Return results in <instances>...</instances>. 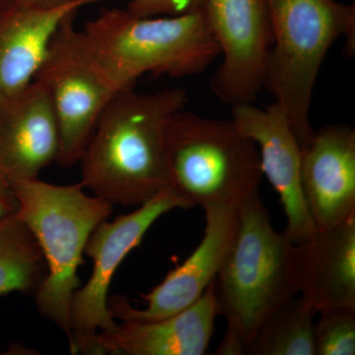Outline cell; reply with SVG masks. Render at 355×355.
Returning <instances> with one entry per match:
<instances>
[{
    "mask_svg": "<svg viewBox=\"0 0 355 355\" xmlns=\"http://www.w3.org/2000/svg\"><path fill=\"white\" fill-rule=\"evenodd\" d=\"M203 210L205 234L193 254L168 273L159 286L141 296L146 302L144 309L132 307L123 296L110 299L109 310L114 319L156 321L182 312L202 297L216 279L234 243L240 207H211Z\"/></svg>",
    "mask_w": 355,
    "mask_h": 355,
    "instance_id": "10",
    "label": "cell"
},
{
    "mask_svg": "<svg viewBox=\"0 0 355 355\" xmlns=\"http://www.w3.org/2000/svg\"><path fill=\"white\" fill-rule=\"evenodd\" d=\"M205 0H132L127 10L137 17L175 16L200 10Z\"/></svg>",
    "mask_w": 355,
    "mask_h": 355,
    "instance_id": "20",
    "label": "cell"
},
{
    "mask_svg": "<svg viewBox=\"0 0 355 355\" xmlns=\"http://www.w3.org/2000/svg\"><path fill=\"white\" fill-rule=\"evenodd\" d=\"M168 183L191 207H238L260 193V153L233 120L184 110L174 114L166 141Z\"/></svg>",
    "mask_w": 355,
    "mask_h": 355,
    "instance_id": "6",
    "label": "cell"
},
{
    "mask_svg": "<svg viewBox=\"0 0 355 355\" xmlns=\"http://www.w3.org/2000/svg\"><path fill=\"white\" fill-rule=\"evenodd\" d=\"M319 314L314 324L315 355H354L355 310L330 309Z\"/></svg>",
    "mask_w": 355,
    "mask_h": 355,
    "instance_id": "19",
    "label": "cell"
},
{
    "mask_svg": "<svg viewBox=\"0 0 355 355\" xmlns=\"http://www.w3.org/2000/svg\"><path fill=\"white\" fill-rule=\"evenodd\" d=\"M191 205L168 187L153 200L114 221H103L89 237L84 253L94 263L92 275L74 293L70 307V350L98 354V333L118 327L110 313L108 292L114 272L151 226L173 209Z\"/></svg>",
    "mask_w": 355,
    "mask_h": 355,
    "instance_id": "8",
    "label": "cell"
},
{
    "mask_svg": "<svg viewBox=\"0 0 355 355\" xmlns=\"http://www.w3.org/2000/svg\"><path fill=\"white\" fill-rule=\"evenodd\" d=\"M46 275L38 242L18 218L0 222V295L36 292Z\"/></svg>",
    "mask_w": 355,
    "mask_h": 355,
    "instance_id": "17",
    "label": "cell"
},
{
    "mask_svg": "<svg viewBox=\"0 0 355 355\" xmlns=\"http://www.w3.org/2000/svg\"><path fill=\"white\" fill-rule=\"evenodd\" d=\"M133 88L119 91L105 107L80 160L84 188L123 207L144 205L169 187L168 128L188 101L184 88Z\"/></svg>",
    "mask_w": 355,
    "mask_h": 355,
    "instance_id": "1",
    "label": "cell"
},
{
    "mask_svg": "<svg viewBox=\"0 0 355 355\" xmlns=\"http://www.w3.org/2000/svg\"><path fill=\"white\" fill-rule=\"evenodd\" d=\"M105 0H76L53 8L16 2L0 13V108L34 81L51 40L67 16Z\"/></svg>",
    "mask_w": 355,
    "mask_h": 355,
    "instance_id": "14",
    "label": "cell"
},
{
    "mask_svg": "<svg viewBox=\"0 0 355 355\" xmlns=\"http://www.w3.org/2000/svg\"><path fill=\"white\" fill-rule=\"evenodd\" d=\"M203 10L222 55L210 89L232 108L253 104L263 88L272 44L266 0H205Z\"/></svg>",
    "mask_w": 355,
    "mask_h": 355,
    "instance_id": "9",
    "label": "cell"
},
{
    "mask_svg": "<svg viewBox=\"0 0 355 355\" xmlns=\"http://www.w3.org/2000/svg\"><path fill=\"white\" fill-rule=\"evenodd\" d=\"M76 14L58 28L34 79L50 96L60 132L58 163L67 168L80 162L102 112L119 92L76 29Z\"/></svg>",
    "mask_w": 355,
    "mask_h": 355,
    "instance_id": "7",
    "label": "cell"
},
{
    "mask_svg": "<svg viewBox=\"0 0 355 355\" xmlns=\"http://www.w3.org/2000/svg\"><path fill=\"white\" fill-rule=\"evenodd\" d=\"M214 354L217 355H244L246 354V345L239 334L231 329L226 328L225 334L218 349Z\"/></svg>",
    "mask_w": 355,
    "mask_h": 355,
    "instance_id": "21",
    "label": "cell"
},
{
    "mask_svg": "<svg viewBox=\"0 0 355 355\" xmlns=\"http://www.w3.org/2000/svg\"><path fill=\"white\" fill-rule=\"evenodd\" d=\"M272 26L266 88L282 109L301 149L314 135L313 92L331 46L347 37L354 53L355 9L336 0H266Z\"/></svg>",
    "mask_w": 355,
    "mask_h": 355,
    "instance_id": "3",
    "label": "cell"
},
{
    "mask_svg": "<svg viewBox=\"0 0 355 355\" xmlns=\"http://www.w3.org/2000/svg\"><path fill=\"white\" fill-rule=\"evenodd\" d=\"M317 314L300 296H294L261 326L248 345L246 354L315 355Z\"/></svg>",
    "mask_w": 355,
    "mask_h": 355,
    "instance_id": "18",
    "label": "cell"
},
{
    "mask_svg": "<svg viewBox=\"0 0 355 355\" xmlns=\"http://www.w3.org/2000/svg\"><path fill=\"white\" fill-rule=\"evenodd\" d=\"M91 55L119 91L146 73L184 77L202 73L220 55L205 10L137 17L104 9L81 30Z\"/></svg>",
    "mask_w": 355,
    "mask_h": 355,
    "instance_id": "2",
    "label": "cell"
},
{
    "mask_svg": "<svg viewBox=\"0 0 355 355\" xmlns=\"http://www.w3.org/2000/svg\"><path fill=\"white\" fill-rule=\"evenodd\" d=\"M214 282L190 307L164 319L123 322L98 333V354L203 355L209 349L218 316Z\"/></svg>",
    "mask_w": 355,
    "mask_h": 355,
    "instance_id": "16",
    "label": "cell"
},
{
    "mask_svg": "<svg viewBox=\"0 0 355 355\" xmlns=\"http://www.w3.org/2000/svg\"><path fill=\"white\" fill-rule=\"evenodd\" d=\"M17 2V0H0V13L8 9Z\"/></svg>",
    "mask_w": 355,
    "mask_h": 355,
    "instance_id": "24",
    "label": "cell"
},
{
    "mask_svg": "<svg viewBox=\"0 0 355 355\" xmlns=\"http://www.w3.org/2000/svg\"><path fill=\"white\" fill-rule=\"evenodd\" d=\"M298 295L318 314L355 310V216L295 244Z\"/></svg>",
    "mask_w": 355,
    "mask_h": 355,
    "instance_id": "15",
    "label": "cell"
},
{
    "mask_svg": "<svg viewBox=\"0 0 355 355\" xmlns=\"http://www.w3.org/2000/svg\"><path fill=\"white\" fill-rule=\"evenodd\" d=\"M60 132L50 96L34 80L0 108V181L37 179L60 155Z\"/></svg>",
    "mask_w": 355,
    "mask_h": 355,
    "instance_id": "13",
    "label": "cell"
},
{
    "mask_svg": "<svg viewBox=\"0 0 355 355\" xmlns=\"http://www.w3.org/2000/svg\"><path fill=\"white\" fill-rule=\"evenodd\" d=\"M301 186L317 231L355 216V132L327 125L314 132L301 156Z\"/></svg>",
    "mask_w": 355,
    "mask_h": 355,
    "instance_id": "12",
    "label": "cell"
},
{
    "mask_svg": "<svg viewBox=\"0 0 355 355\" xmlns=\"http://www.w3.org/2000/svg\"><path fill=\"white\" fill-rule=\"evenodd\" d=\"M76 0H17L21 6L33 7V8H53L72 3Z\"/></svg>",
    "mask_w": 355,
    "mask_h": 355,
    "instance_id": "23",
    "label": "cell"
},
{
    "mask_svg": "<svg viewBox=\"0 0 355 355\" xmlns=\"http://www.w3.org/2000/svg\"><path fill=\"white\" fill-rule=\"evenodd\" d=\"M214 291L218 316L246 349L273 313L298 295L295 243L273 227L260 193L240 205L237 234Z\"/></svg>",
    "mask_w": 355,
    "mask_h": 355,
    "instance_id": "5",
    "label": "cell"
},
{
    "mask_svg": "<svg viewBox=\"0 0 355 355\" xmlns=\"http://www.w3.org/2000/svg\"><path fill=\"white\" fill-rule=\"evenodd\" d=\"M232 120L254 140L260 153L261 171L279 195L286 218V234L295 244L317 232L301 186L302 149L277 103L266 110L253 104L233 107Z\"/></svg>",
    "mask_w": 355,
    "mask_h": 355,
    "instance_id": "11",
    "label": "cell"
},
{
    "mask_svg": "<svg viewBox=\"0 0 355 355\" xmlns=\"http://www.w3.org/2000/svg\"><path fill=\"white\" fill-rule=\"evenodd\" d=\"M18 218L38 242L46 275L35 292L40 313L71 336L70 307L80 280L78 268L91 233L111 216L113 205L89 196L81 183L58 186L37 179L11 184Z\"/></svg>",
    "mask_w": 355,
    "mask_h": 355,
    "instance_id": "4",
    "label": "cell"
},
{
    "mask_svg": "<svg viewBox=\"0 0 355 355\" xmlns=\"http://www.w3.org/2000/svg\"><path fill=\"white\" fill-rule=\"evenodd\" d=\"M18 202L9 184L0 181V222L16 216Z\"/></svg>",
    "mask_w": 355,
    "mask_h": 355,
    "instance_id": "22",
    "label": "cell"
}]
</instances>
